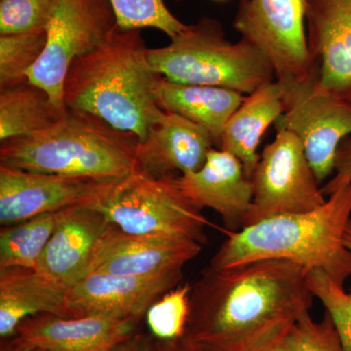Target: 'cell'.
<instances>
[{"instance_id":"cell-37","label":"cell","mask_w":351,"mask_h":351,"mask_svg":"<svg viewBox=\"0 0 351 351\" xmlns=\"http://www.w3.org/2000/svg\"><path fill=\"white\" fill-rule=\"evenodd\" d=\"M101 351H110V350H101Z\"/></svg>"},{"instance_id":"cell-16","label":"cell","mask_w":351,"mask_h":351,"mask_svg":"<svg viewBox=\"0 0 351 351\" xmlns=\"http://www.w3.org/2000/svg\"><path fill=\"white\" fill-rule=\"evenodd\" d=\"M136 324L101 316L38 314L23 321L13 339L38 351L110 350L133 335Z\"/></svg>"},{"instance_id":"cell-2","label":"cell","mask_w":351,"mask_h":351,"mask_svg":"<svg viewBox=\"0 0 351 351\" xmlns=\"http://www.w3.org/2000/svg\"><path fill=\"white\" fill-rule=\"evenodd\" d=\"M147 52L140 29L117 25L99 47L69 66L64 106L142 142L163 112L154 92L158 75Z\"/></svg>"},{"instance_id":"cell-13","label":"cell","mask_w":351,"mask_h":351,"mask_svg":"<svg viewBox=\"0 0 351 351\" xmlns=\"http://www.w3.org/2000/svg\"><path fill=\"white\" fill-rule=\"evenodd\" d=\"M182 279V271L154 276L88 274L69 289V315L138 322L154 302L178 287Z\"/></svg>"},{"instance_id":"cell-23","label":"cell","mask_w":351,"mask_h":351,"mask_svg":"<svg viewBox=\"0 0 351 351\" xmlns=\"http://www.w3.org/2000/svg\"><path fill=\"white\" fill-rule=\"evenodd\" d=\"M69 210L41 214L21 223L2 226L0 269H36L46 245Z\"/></svg>"},{"instance_id":"cell-12","label":"cell","mask_w":351,"mask_h":351,"mask_svg":"<svg viewBox=\"0 0 351 351\" xmlns=\"http://www.w3.org/2000/svg\"><path fill=\"white\" fill-rule=\"evenodd\" d=\"M201 248L193 240L131 234L108 223L95 247L89 274L154 276L182 272Z\"/></svg>"},{"instance_id":"cell-25","label":"cell","mask_w":351,"mask_h":351,"mask_svg":"<svg viewBox=\"0 0 351 351\" xmlns=\"http://www.w3.org/2000/svg\"><path fill=\"white\" fill-rule=\"evenodd\" d=\"M189 284L161 295L145 313L149 335L156 341H172L186 334L189 314Z\"/></svg>"},{"instance_id":"cell-19","label":"cell","mask_w":351,"mask_h":351,"mask_svg":"<svg viewBox=\"0 0 351 351\" xmlns=\"http://www.w3.org/2000/svg\"><path fill=\"white\" fill-rule=\"evenodd\" d=\"M68 286L34 269H0V337L13 338L23 321L38 314L71 317Z\"/></svg>"},{"instance_id":"cell-20","label":"cell","mask_w":351,"mask_h":351,"mask_svg":"<svg viewBox=\"0 0 351 351\" xmlns=\"http://www.w3.org/2000/svg\"><path fill=\"white\" fill-rule=\"evenodd\" d=\"M284 94L282 82L265 83L244 97L223 129L219 149L237 156L250 179L260 158L258 147L263 135L285 110Z\"/></svg>"},{"instance_id":"cell-32","label":"cell","mask_w":351,"mask_h":351,"mask_svg":"<svg viewBox=\"0 0 351 351\" xmlns=\"http://www.w3.org/2000/svg\"><path fill=\"white\" fill-rule=\"evenodd\" d=\"M110 351H156V341L151 335L135 332L113 346Z\"/></svg>"},{"instance_id":"cell-9","label":"cell","mask_w":351,"mask_h":351,"mask_svg":"<svg viewBox=\"0 0 351 351\" xmlns=\"http://www.w3.org/2000/svg\"><path fill=\"white\" fill-rule=\"evenodd\" d=\"M233 27L269 58L278 82H301L317 71L307 46L306 0H240Z\"/></svg>"},{"instance_id":"cell-17","label":"cell","mask_w":351,"mask_h":351,"mask_svg":"<svg viewBox=\"0 0 351 351\" xmlns=\"http://www.w3.org/2000/svg\"><path fill=\"white\" fill-rule=\"evenodd\" d=\"M214 147L213 138L204 128L163 110L145 140L137 144L138 171L156 178L195 172Z\"/></svg>"},{"instance_id":"cell-21","label":"cell","mask_w":351,"mask_h":351,"mask_svg":"<svg viewBox=\"0 0 351 351\" xmlns=\"http://www.w3.org/2000/svg\"><path fill=\"white\" fill-rule=\"evenodd\" d=\"M157 105L204 128L219 149L226 122L244 100V95L226 88L186 85L156 77Z\"/></svg>"},{"instance_id":"cell-8","label":"cell","mask_w":351,"mask_h":351,"mask_svg":"<svg viewBox=\"0 0 351 351\" xmlns=\"http://www.w3.org/2000/svg\"><path fill=\"white\" fill-rule=\"evenodd\" d=\"M117 27L110 0H55L45 48L27 80L49 95L57 107L66 108L64 83L69 66L99 47Z\"/></svg>"},{"instance_id":"cell-3","label":"cell","mask_w":351,"mask_h":351,"mask_svg":"<svg viewBox=\"0 0 351 351\" xmlns=\"http://www.w3.org/2000/svg\"><path fill=\"white\" fill-rule=\"evenodd\" d=\"M351 219V184L304 213L263 219L226 239L210 263L221 269L263 260H287L308 270H321L343 286L351 276V253L343 243Z\"/></svg>"},{"instance_id":"cell-14","label":"cell","mask_w":351,"mask_h":351,"mask_svg":"<svg viewBox=\"0 0 351 351\" xmlns=\"http://www.w3.org/2000/svg\"><path fill=\"white\" fill-rule=\"evenodd\" d=\"M306 38L320 87L351 101V0H306Z\"/></svg>"},{"instance_id":"cell-1","label":"cell","mask_w":351,"mask_h":351,"mask_svg":"<svg viewBox=\"0 0 351 351\" xmlns=\"http://www.w3.org/2000/svg\"><path fill=\"white\" fill-rule=\"evenodd\" d=\"M307 272L287 260L207 267L191 286L184 335L221 351L257 350L309 313Z\"/></svg>"},{"instance_id":"cell-30","label":"cell","mask_w":351,"mask_h":351,"mask_svg":"<svg viewBox=\"0 0 351 351\" xmlns=\"http://www.w3.org/2000/svg\"><path fill=\"white\" fill-rule=\"evenodd\" d=\"M332 174L334 175L331 179L321 188L323 195L327 197L339 189L351 184V137L350 136L339 145Z\"/></svg>"},{"instance_id":"cell-29","label":"cell","mask_w":351,"mask_h":351,"mask_svg":"<svg viewBox=\"0 0 351 351\" xmlns=\"http://www.w3.org/2000/svg\"><path fill=\"white\" fill-rule=\"evenodd\" d=\"M289 345L292 351H343L338 332L329 314L316 322L306 313L290 328Z\"/></svg>"},{"instance_id":"cell-4","label":"cell","mask_w":351,"mask_h":351,"mask_svg":"<svg viewBox=\"0 0 351 351\" xmlns=\"http://www.w3.org/2000/svg\"><path fill=\"white\" fill-rule=\"evenodd\" d=\"M137 141L66 108L56 123L1 142L0 165L29 172L120 181L138 172Z\"/></svg>"},{"instance_id":"cell-34","label":"cell","mask_w":351,"mask_h":351,"mask_svg":"<svg viewBox=\"0 0 351 351\" xmlns=\"http://www.w3.org/2000/svg\"><path fill=\"white\" fill-rule=\"evenodd\" d=\"M1 351H38L32 350V348H27L21 345L20 343L16 341L15 339H11V341L4 348H2Z\"/></svg>"},{"instance_id":"cell-22","label":"cell","mask_w":351,"mask_h":351,"mask_svg":"<svg viewBox=\"0 0 351 351\" xmlns=\"http://www.w3.org/2000/svg\"><path fill=\"white\" fill-rule=\"evenodd\" d=\"M40 87L31 82L0 89V140L25 137L45 130L66 113Z\"/></svg>"},{"instance_id":"cell-6","label":"cell","mask_w":351,"mask_h":351,"mask_svg":"<svg viewBox=\"0 0 351 351\" xmlns=\"http://www.w3.org/2000/svg\"><path fill=\"white\" fill-rule=\"evenodd\" d=\"M97 210L131 234L207 241L209 221L182 195L175 176L156 178L138 171L117 182Z\"/></svg>"},{"instance_id":"cell-5","label":"cell","mask_w":351,"mask_h":351,"mask_svg":"<svg viewBox=\"0 0 351 351\" xmlns=\"http://www.w3.org/2000/svg\"><path fill=\"white\" fill-rule=\"evenodd\" d=\"M170 39L168 45L147 52L154 73L170 82L248 95L276 80L269 58L246 39L228 40L223 25L215 18L186 25Z\"/></svg>"},{"instance_id":"cell-24","label":"cell","mask_w":351,"mask_h":351,"mask_svg":"<svg viewBox=\"0 0 351 351\" xmlns=\"http://www.w3.org/2000/svg\"><path fill=\"white\" fill-rule=\"evenodd\" d=\"M46 29L0 36V89L29 82L27 73L45 48Z\"/></svg>"},{"instance_id":"cell-27","label":"cell","mask_w":351,"mask_h":351,"mask_svg":"<svg viewBox=\"0 0 351 351\" xmlns=\"http://www.w3.org/2000/svg\"><path fill=\"white\" fill-rule=\"evenodd\" d=\"M307 283L331 317L343 351H351V293L321 270H309Z\"/></svg>"},{"instance_id":"cell-28","label":"cell","mask_w":351,"mask_h":351,"mask_svg":"<svg viewBox=\"0 0 351 351\" xmlns=\"http://www.w3.org/2000/svg\"><path fill=\"white\" fill-rule=\"evenodd\" d=\"M55 0H0V36L46 29Z\"/></svg>"},{"instance_id":"cell-26","label":"cell","mask_w":351,"mask_h":351,"mask_svg":"<svg viewBox=\"0 0 351 351\" xmlns=\"http://www.w3.org/2000/svg\"><path fill=\"white\" fill-rule=\"evenodd\" d=\"M182 1V0H176ZM117 25L121 29H158L173 38L186 24L178 19L164 0H110Z\"/></svg>"},{"instance_id":"cell-36","label":"cell","mask_w":351,"mask_h":351,"mask_svg":"<svg viewBox=\"0 0 351 351\" xmlns=\"http://www.w3.org/2000/svg\"><path fill=\"white\" fill-rule=\"evenodd\" d=\"M217 1H223V0H217Z\"/></svg>"},{"instance_id":"cell-15","label":"cell","mask_w":351,"mask_h":351,"mask_svg":"<svg viewBox=\"0 0 351 351\" xmlns=\"http://www.w3.org/2000/svg\"><path fill=\"white\" fill-rule=\"evenodd\" d=\"M175 181L195 207L214 210L230 232L241 230L253 198V186L237 156L213 147L202 167L175 176Z\"/></svg>"},{"instance_id":"cell-18","label":"cell","mask_w":351,"mask_h":351,"mask_svg":"<svg viewBox=\"0 0 351 351\" xmlns=\"http://www.w3.org/2000/svg\"><path fill=\"white\" fill-rule=\"evenodd\" d=\"M93 208H71L41 254L36 270L71 288L89 274L97 242L108 228Z\"/></svg>"},{"instance_id":"cell-31","label":"cell","mask_w":351,"mask_h":351,"mask_svg":"<svg viewBox=\"0 0 351 351\" xmlns=\"http://www.w3.org/2000/svg\"><path fill=\"white\" fill-rule=\"evenodd\" d=\"M156 341V351H221L184 336L172 341Z\"/></svg>"},{"instance_id":"cell-35","label":"cell","mask_w":351,"mask_h":351,"mask_svg":"<svg viewBox=\"0 0 351 351\" xmlns=\"http://www.w3.org/2000/svg\"><path fill=\"white\" fill-rule=\"evenodd\" d=\"M343 243H345L346 248L351 253V219L346 226L345 237H343Z\"/></svg>"},{"instance_id":"cell-11","label":"cell","mask_w":351,"mask_h":351,"mask_svg":"<svg viewBox=\"0 0 351 351\" xmlns=\"http://www.w3.org/2000/svg\"><path fill=\"white\" fill-rule=\"evenodd\" d=\"M119 182L43 174L0 165V223L14 225L71 208L98 209Z\"/></svg>"},{"instance_id":"cell-10","label":"cell","mask_w":351,"mask_h":351,"mask_svg":"<svg viewBox=\"0 0 351 351\" xmlns=\"http://www.w3.org/2000/svg\"><path fill=\"white\" fill-rule=\"evenodd\" d=\"M283 84L285 110L276 128L291 131L301 140L321 184L334 173L339 145L351 134V101L322 89L318 71L306 80Z\"/></svg>"},{"instance_id":"cell-33","label":"cell","mask_w":351,"mask_h":351,"mask_svg":"<svg viewBox=\"0 0 351 351\" xmlns=\"http://www.w3.org/2000/svg\"><path fill=\"white\" fill-rule=\"evenodd\" d=\"M292 326L286 328V329L282 330V331L276 332L274 336L267 339L263 345L258 346L257 350L254 351H292L288 341L289 330H290V328Z\"/></svg>"},{"instance_id":"cell-7","label":"cell","mask_w":351,"mask_h":351,"mask_svg":"<svg viewBox=\"0 0 351 351\" xmlns=\"http://www.w3.org/2000/svg\"><path fill=\"white\" fill-rule=\"evenodd\" d=\"M251 176L253 198L242 228L285 214L313 211L326 201L301 140L276 129Z\"/></svg>"}]
</instances>
